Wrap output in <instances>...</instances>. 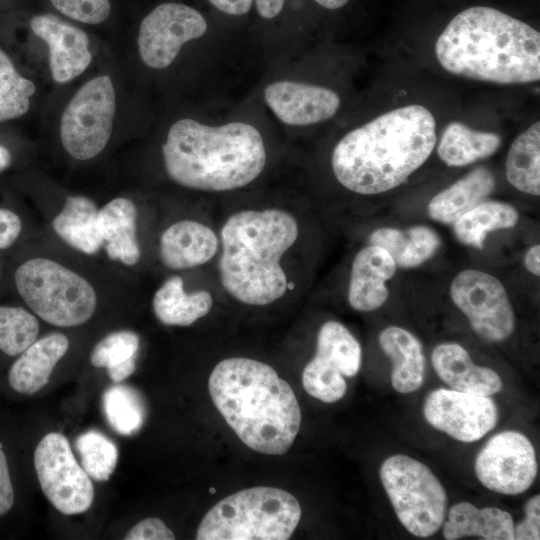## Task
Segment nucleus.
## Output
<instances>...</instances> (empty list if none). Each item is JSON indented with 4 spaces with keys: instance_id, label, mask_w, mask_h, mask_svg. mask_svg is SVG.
<instances>
[{
    "instance_id": "f257e3e1",
    "label": "nucleus",
    "mask_w": 540,
    "mask_h": 540,
    "mask_svg": "<svg viewBox=\"0 0 540 540\" xmlns=\"http://www.w3.org/2000/svg\"><path fill=\"white\" fill-rule=\"evenodd\" d=\"M436 122L421 105L388 111L347 133L335 146L336 179L358 194L374 195L401 185L430 156Z\"/></svg>"
},
{
    "instance_id": "f03ea898",
    "label": "nucleus",
    "mask_w": 540,
    "mask_h": 540,
    "mask_svg": "<svg viewBox=\"0 0 540 540\" xmlns=\"http://www.w3.org/2000/svg\"><path fill=\"white\" fill-rule=\"evenodd\" d=\"M448 72L479 81L520 84L540 79V33L500 10L474 6L461 11L435 44Z\"/></svg>"
},
{
    "instance_id": "7ed1b4c3",
    "label": "nucleus",
    "mask_w": 540,
    "mask_h": 540,
    "mask_svg": "<svg viewBox=\"0 0 540 540\" xmlns=\"http://www.w3.org/2000/svg\"><path fill=\"white\" fill-rule=\"evenodd\" d=\"M208 389L217 410L252 450L283 455L294 443L301 409L291 386L269 365L227 358L212 370Z\"/></svg>"
},
{
    "instance_id": "20e7f679",
    "label": "nucleus",
    "mask_w": 540,
    "mask_h": 540,
    "mask_svg": "<svg viewBox=\"0 0 540 540\" xmlns=\"http://www.w3.org/2000/svg\"><path fill=\"white\" fill-rule=\"evenodd\" d=\"M296 218L278 208L233 213L220 231L218 274L222 287L235 300L265 306L282 298L289 286L281 265L296 243Z\"/></svg>"
},
{
    "instance_id": "39448f33",
    "label": "nucleus",
    "mask_w": 540,
    "mask_h": 540,
    "mask_svg": "<svg viewBox=\"0 0 540 540\" xmlns=\"http://www.w3.org/2000/svg\"><path fill=\"white\" fill-rule=\"evenodd\" d=\"M162 154L174 182L207 192L250 184L267 159L263 138L254 126L244 122L209 126L190 118L172 124Z\"/></svg>"
},
{
    "instance_id": "423d86ee",
    "label": "nucleus",
    "mask_w": 540,
    "mask_h": 540,
    "mask_svg": "<svg viewBox=\"0 0 540 540\" xmlns=\"http://www.w3.org/2000/svg\"><path fill=\"white\" fill-rule=\"evenodd\" d=\"M301 518L295 496L276 487H251L227 496L202 518L197 540H287Z\"/></svg>"
},
{
    "instance_id": "0eeeda50",
    "label": "nucleus",
    "mask_w": 540,
    "mask_h": 540,
    "mask_svg": "<svg viewBox=\"0 0 540 540\" xmlns=\"http://www.w3.org/2000/svg\"><path fill=\"white\" fill-rule=\"evenodd\" d=\"M15 284L30 309L55 326L81 325L93 316L97 306L96 292L84 277L47 258L21 264Z\"/></svg>"
},
{
    "instance_id": "6e6552de",
    "label": "nucleus",
    "mask_w": 540,
    "mask_h": 540,
    "mask_svg": "<svg viewBox=\"0 0 540 540\" xmlns=\"http://www.w3.org/2000/svg\"><path fill=\"white\" fill-rule=\"evenodd\" d=\"M379 475L398 520L408 532L429 537L442 527L447 494L425 464L397 454L382 463Z\"/></svg>"
},
{
    "instance_id": "1a4fd4ad",
    "label": "nucleus",
    "mask_w": 540,
    "mask_h": 540,
    "mask_svg": "<svg viewBox=\"0 0 540 540\" xmlns=\"http://www.w3.org/2000/svg\"><path fill=\"white\" fill-rule=\"evenodd\" d=\"M116 113V93L108 75L84 83L66 105L60 120V140L77 160H90L108 144Z\"/></svg>"
},
{
    "instance_id": "9d476101",
    "label": "nucleus",
    "mask_w": 540,
    "mask_h": 540,
    "mask_svg": "<svg viewBox=\"0 0 540 540\" xmlns=\"http://www.w3.org/2000/svg\"><path fill=\"white\" fill-rule=\"evenodd\" d=\"M34 467L44 495L59 512L75 515L91 507L92 481L64 435L52 432L42 438L34 452Z\"/></svg>"
},
{
    "instance_id": "9b49d317",
    "label": "nucleus",
    "mask_w": 540,
    "mask_h": 540,
    "mask_svg": "<svg viewBox=\"0 0 540 540\" xmlns=\"http://www.w3.org/2000/svg\"><path fill=\"white\" fill-rule=\"evenodd\" d=\"M450 295L480 337L499 342L513 333L514 311L496 277L476 269L464 270L452 281Z\"/></svg>"
},
{
    "instance_id": "f8f14e48",
    "label": "nucleus",
    "mask_w": 540,
    "mask_h": 540,
    "mask_svg": "<svg viewBox=\"0 0 540 540\" xmlns=\"http://www.w3.org/2000/svg\"><path fill=\"white\" fill-rule=\"evenodd\" d=\"M474 469L487 489L504 495L521 494L531 487L537 476L534 446L521 432H499L478 453Z\"/></svg>"
},
{
    "instance_id": "ddd939ff",
    "label": "nucleus",
    "mask_w": 540,
    "mask_h": 540,
    "mask_svg": "<svg viewBox=\"0 0 540 540\" xmlns=\"http://www.w3.org/2000/svg\"><path fill=\"white\" fill-rule=\"evenodd\" d=\"M207 22L196 9L181 3H163L147 14L139 27V55L150 68L168 67L188 41L198 39Z\"/></svg>"
},
{
    "instance_id": "4468645a",
    "label": "nucleus",
    "mask_w": 540,
    "mask_h": 540,
    "mask_svg": "<svg viewBox=\"0 0 540 540\" xmlns=\"http://www.w3.org/2000/svg\"><path fill=\"white\" fill-rule=\"evenodd\" d=\"M423 415L432 427L465 443L480 440L498 422L497 405L489 396L446 388L427 395Z\"/></svg>"
},
{
    "instance_id": "2eb2a0df",
    "label": "nucleus",
    "mask_w": 540,
    "mask_h": 540,
    "mask_svg": "<svg viewBox=\"0 0 540 540\" xmlns=\"http://www.w3.org/2000/svg\"><path fill=\"white\" fill-rule=\"evenodd\" d=\"M30 27L33 33L47 44L49 68L56 83L71 81L90 65V40L79 27L53 14L34 16Z\"/></svg>"
},
{
    "instance_id": "dca6fc26",
    "label": "nucleus",
    "mask_w": 540,
    "mask_h": 540,
    "mask_svg": "<svg viewBox=\"0 0 540 540\" xmlns=\"http://www.w3.org/2000/svg\"><path fill=\"white\" fill-rule=\"evenodd\" d=\"M264 99L285 124L306 126L332 118L339 109L338 94L326 87L283 80L264 89Z\"/></svg>"
},
{
    "instance_id": "f3484780",
    "label": "nucleus",
    "mask_w": 540,
    "mask_h": 540,
    "mask_svg": "<svg viewBox=\"0 0 540 540\" xmlns=\"http://www.w3.org/2000/svg\"><path fill=\"white\" fill-rule=\"evenodd\" d=\"M391 255L382 247L370 245L354 257L348 287V302L357 311H373L389 296L386 282L396 271Z\"/></svg>"
},
{
    "instance_id": "a211bd4d",
    "label": "nucleus",
    "mask_w": 540,
    "mask_h": 540,
    "mask_svg": "<svg viewBox=\"0 0 540 540\" xmlns=\"http://www.w3.org/2000/svg\"><path fill=\"white\" fill-rule=\"evenodd\" d=\"M220 239L208 225L180 220L161 235L160 259L172 270H186L206 264L218 253Z\"/></svg>"
},
{
    "instance_id": "6ab92c4d",
    "label": "nucleus",
    "mask_w": 540,
    "mask_h": 540,
    "mask_svg": "<svg viewBox=\"0 0 540 540\" xmlns=\"http://www.w3.org/2000/svg\"><path fill=\"white\" fill-rule=\"evenodd\" d=\"M431 361L438 377L451 389L490 396L503 387L498 373L476 365L467 350L457 343L436 346Z\"/></svg>"
},
{
    "instance_id": "aec40b11",
    "label": "nucleus",
    "mask_w": 540,
    "mask_h": 540,
    "mask_svg": "<svg viewBox=\"0 0 540 540\" xmlns=\"http://www.w3.org/2000/svg\"><path fill=\"white\" fill-rule=\"evenodd\" d=\"M69 348L68 338L61 333H51L35 340L12 364L8 381L22 394H34L50 379L54 367Z\"/></svg>"
},
{
    "instance_id": "412c9836",
    "label": "nucleus",
    "mask_w": 540,
    "mask_h": 540,
    "mask_svg": "<svg viewBox=\"0 0 540 540\" xmlns=\"http://www.w3.org/2000/svg\"><path fill=\"white\" fill-rule=\"evenodd\" d=\"M136 220V205L128 198H115L99 210V231L111 260H118L127 266L139 261L141 251L136 235Z\"/></svg>"
},
{
    "instance_id": "4be33fe9",
    "label": "nucleus",
    "mask_w": 540,
    "mask_h": 540,
    "mask_svg": "<svg viewBox=\"0 0 540 540\" xmlns=\"http://www.w3.org/2000/svg\"><path fill=\"white\" fill-rule=\"evenodd\" d=\"M379 345L392 362V387L402 394L418 390L425 378L421 342L404 328L389 326L379 334Z\"/></svg>"
},
{
    "instance_id": "5701e85b",
    "label": "nucleus",
    "mask_w": 540,
    "mask_h": 540,
    "mask_svg": "<svg viewBox=\"0 0 540 540\" xmlns=\"http://www.w3.org/2000/svg\"><path fill=\"white\" fill-rule=\"evenodd\" d=\"M446 540L477 536L485 540H514V521L509 512L497 507L477 508L469 502H459L448 511L442 524Z\"/></svg>"
},
{
    "instance_id": "b1692460",
    "label": "nucleus",
    "mask_w": 540,
    "mask_h": 540,
    "mask_svg": "<svg viewBox=\"0 0 540 540\" xmlns=\"http://www.w3.org/2000/svg\"><path fill=\"white\" fill-rule=\"evenodd\" d=\"M495 177L486 167H476L448 188L435 195L428 204L431 218L444 224H454L492 193Z\"/></svg>"
},
{
    "instance_id": "393cba45",
    "label": "nucleus",
    "mask_w": 540,
    "mask_h": 540,
    "mask_svg": "<svg viewBox=\"0 0 540 540\" xmlns=\"http://www.w3.org/2000/svg\"><path fill=\"white\" fill-rule=\"evenodd\" d=\"M96 204L82 195L68 196L52 226L56 234L71 247L88 255L103 246Z\"/></svg>"
},
{
    "instance_id": "a878e982",
    "label": "nucleus",
    "mask_w": 540,
    "mask_h": 540,
    "mask_svg": "<svg viewBox=\"0 0 540 540\" xmlns=\"http://www.w3.org/2000/svg\"><path fill=\"white\" fill-rule=\"evenodd\" d=\"M152 306L161 323L169 326H189L210 312L213 297L209 291L203 289L185 292L182 278L172 276L155 292Z\"/></svg>"
},
{
    "instance_id": "bb28decb",
    "label": "nucleus",
    "mask_w": 540,
    "mask_h": 540,
    "mask_svg": "<svg viewBox=\"0 0 540 540\" xmlns=\"http://www.w3.org/2000/svg\"><path fill=\"white\" fill-rule=\"evenodd\" d=\"M370 243L385 249L396 265L413 268L430 259L441 241L433 229L416 225L405 230L379 228L370 235Z\"/></svg>"
},
{
    "instance_id": "cd10ccee",
    "label": "nucleus",
    "mask_w": 540,
    "mask_h": 540,
    "mask_svg": "<svg viewBox=\"0 0 540 540\" xmlns=\"http://www.w3.org/2000/svg\"><path fill=\"white\" fill-rule=\"evenodd\" d=\"M501 144L499 135L476 131L460 122L444 129L438 145V155L448 166H465L493 155Z\"/></svg>"
},
{
    "instance_id": "c85d7f7f",
    "label": "nucleus",
    "mask_w": 540,
    "mask_h": 540,
    "mask_svg": "<svg viewBox=\"0 0 540 540\" xmlns=\"http://www.w3.org/2000/svg\"><path fill=\"white\" fill-rule=\"evenodd\" d=\"M506 177L521 192L540 194V123L536 122L512 143L506 158Z\"/></svg>"
},
{
    "instance_id": "c756f323",
    "label": "nucleus",
    "mask_w": 540,
    "mask_h": 540,
    "mask_svg": "<svg viewBox=\"0 0 540 540\" xmlns=\"http://www.w3.org/2000/svg\"><path fill=\"white\" fill-rule=\"evenodd\" d=\"M518 218V211L514 206L485 200L454 223V232L461 243L482 249L489 232L511 228L517 224Z\"/></svg>"
},
{
    "instance_id": "7c9ffc66",
    "label": "nucleus",
    "mask_w": 540,
    "mask_h": 540,
    "mask_svg": "<svg viewBox=\"0 0 540 540\" xmlns=\"http://www.w3.org/2000/svg\"><path fill=\"white\" fill-rule=\"evenodd\" d=\"M316 355L332 363L346 377L355 376L361 367V346L340 322L327 321L317 335Z\"/></svg>"
},
{
    "instance_id": "2f4dec72",
    "label": "nucleus",
    "mask_w": 540,
    "mask_h": 540,
    "mask_svg": "<svg viewBox=\"0 0 540 540\" xmlns=\"http://www.w3.org/2000/svg\"><path fill=\"white\" fill-rule=\"evenodd\" d=\"M102 406L109 425L121 435L138 432L146 417L142 396L130 386L115 384L108 387L102 395Z\"/></svg>"
},
{
    "instance_id": "473e14b6",
    "label": "nucleus",
    "mask_w": 540,
    "mask_h": 540,
    "mask_svg": "<svg viewBox=\"0 0 540 540\" xmlns=\"http://www.w3.org/2000/svg\"><path fill=\"white\" fill-rule=\"evenodd\" d=\"M35 84L23 77L0 48V122L19 118L30 107Z\"/></svg>"
},
{
    "instance_id": "72a5a7b5",
    "label": "nucleus",
    "mask_w": 540,
    "mask_h": 540,
    "mask_svg": "<svg viewBox=\"0 0 540 540\" xmlns=\"http://www.w3.org/2000/svg\"><path fill=\"white\" fill-rule=\"evenodd\" d=\"M75 447L82 467L96 481H107L118 461V449L113 441L101 432L89 430L80 434Z\"/></svg>"
},
{
    "instance_id": "f704fd0d",
    "label": "nucleus",
    "mask_w": 540,
    "mask_h": 540,
    "mask_svg": "<svg viewBox=\"0 0 540 540\" xmlns=\"http://www.w3.org/2000/svg\"><path fill=\"white\" fill-rule=\"evenodd\" d=\"M39 322L22 307L0 306V350L10 356L21 354L37 338Z\"/></svg>"
},
{
    "instance_id": "c9c22d12",
    "label": "nucleus",
    "mask_w": 540,
    "mask_h": 540,
    "mask_svg": "<svg viewBox=\"0 0 540 540\" xmlns=\"http://www.w3.org/2000/svg\"><path fill=\"white\" fill-rule=\"evenodd\" d=\"M302 384L309 395L325 403L337 402L347 390L343 374L332 363L316 354L303 370Z\"/></svg>"
},
{
    "instance_id": "e433bc0d",
    "label": "nucleus",
    "mask_w": 540,
    "mask_h": 540,
    "mask_svg": "<svg viewBox=\"0 0 540 540\" xmlns=\"http://www.w3.org/2000/svg\"><path fill=\"white\" fill-rule=\"evenodd\" d=\"M140 345L139 337L129 330L113 332L99 341L93 348L90 362L95 367L109 368L136 358Z\"/></svg>"
},
{
    "instance_id": "4c0bfd02",
    "label": "nucleus",
    "mask_w": 540,
    "mask_h": 540,
    "mask_svg": "<svg viewBox=\"0 0 540 540\" xmlns=\"http://www.w3.org/2000/svg\"><path fill=\"white\" fill-rule=\"evenodd\" d=\"M50 2L66 17L90 25L104 22L111 11L109 0H50Z\"/></svg>"
},
{
    "instance_id": "58836bf2",
    "label": "nucleus",
    "mask_w": 540,
    "mask_h": 540,
    "mask_svg": "<svg viewBox=\"0 0 540 540\" xmlns=\"http://www.w3.org/2000/svg\"><path fill=\"white\" fill-rule=\"evenodd\" d=\"M523 521L514 525V540L540 539V496H532L524 506Z\"/></svg>"
},
{
    "instance_id": "ea45409f",
    "label": "nucleus",
    "mask_w": 540,
    "mask_h": 540,
    "mask_svg": "<svg viewBox=\"0 0 540 540\" xmlns=\"http://www.w3.org/2000/svg\"><path fill=\"white\" fill-rule=\"evenodd\" d=\"M126 540H173L174 533L159 518H146L134 525L125 535Z\"/></svg>"
},
{
    "instance_id": "a19ab883",
    "label": "nucleus",
    "mask_w": 540,
    "mask_h": 540,
    "mask_svg": "<svg viewBox=\"0 0 540 540\" xmlns=\"http://www.w3.org/2000/svg\"><path fill=\"white\" fill-rule=\"evenodd\" d=\"M21 220L14 212L0 208V249L10 247L21 233Z\"/></svg>"
},
{
    "instance_id": "79ce46f5",
    "label": "nucleus",
    "mask_w": 540,
    "mask_h": 540,
    "mask_svg": "<svg viewBox=\"0 0 540 540\" xmlns=\"http://www.w3.org/2000/svg\"><path fill=\"white\" fill-rule=\"evenodd\" d=\"M319 5L327 9H338L343 7L349 0H315ZM285 0H255V6L259 15L266 19L277 16Z\"/></svg>"
},
{
    "instance_id": "37998d69",
    "label": "nucleus",
    "mask_w": 540,
    "mask_h": 540,
    "mask_svg": "<svg viewBox=\"0 0 540 540\" xmlns=\"http://www.w3.org/2000/svg\"><path fill=\"white\" fill-rule=\"evenodd\" d=\"M14 503V491L9 474L8 463L0 448V516L10 511Z\"/></svg>"
},
{
    "instance_id": "c03bdc74",
    "label": "nucleus",
    "mask_w": 540,
    "mask_h": 540,
    "mask_svg": "<svg viewBox=\"0 0 540 540\" xmlns=\"http://www.w3.org/2000/svg\"><path fill=\"white\" fill-rule=\"evenodd\" d=\"M218 10L230 15H243L251 9L253 0H209Z\"/></svg>"
},
{
    "instance_id": "a18cd8bd",
    "label": "nucleus",
    "mask_w": 540,
    "mask_h": 540,
    "mask_svg": "<svg viewBox=\"0 0 540 540\" xmlns=\"http://www.w3.org/2000/svg\"><path fill=\"white\" fill-rule=\"evenodd\" d=\"M136 369V358L129 359L122 363L107 368L110 379L115 383H120L132 375Z\"/></svg>"
},
{
    "instance_id": "49530a36",
    "label": "nucleus",
    "mask_w": 540,
    "mask_h": 540,
    "mask_svg": "<svg viewBox=\"0 0 540 540\" xmlns=\"http://www.w3.org/2000/svg\"><path fill=\"white\" fill-rule=\"evenodd\" d=\"M524 264L526 269L535 276L540 275V246H532L525 254Z\"/></svg>"
},
{
    "instance_id": "de8ad7c7",
    "label": "nucleus",
    "mask_w": 540,
    "mask_h": 540,
    "mask_svg": "<svg viewBox=\"0 0 540 540\" xmlns=\"http://www.w3.org/2000/svg\"><path fill=\"white\" fill-rule=\"evenodd\" d=\"M12 158L10 151L3 145H0V172L4 171L11 164Z\"/></svg>"
},
{
    "instance_id": "09e8293b",
    "label": "nucleus",
    "mask_w": 540,
    "mask_h": 540,
    "mask_svg": "<svg viewBox=\"0 0 540 540\" xmlns=\"http://www.w3.org/2000/svg\"><path fill=\"white\" fill-rule=\"evenodd\" d=\"M209 491H210L211 493H215V492H216V490H215L214 487H210Z\"/></svg>"
},
{
    "instance_id": "8fccbe9b",
    "label": "nucleus",
    "mask_w": 540,
    "mask_h": 540,
    "mask_svg": "<svg viewBox=\"0 0 540 540\" xmlns=\"http://www.w3.org/2000/svg\"><path fill=\"white\" fill-rule=\"evenodd\" d=\"M0 448H2V445H1V443H0Z\"/></svg>"
}]
</instances>
